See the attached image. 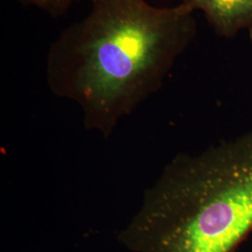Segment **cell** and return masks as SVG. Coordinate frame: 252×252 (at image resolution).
Here are the masks:
<instances>
[{"instance_id":"cell-1","label":"cell","mask_w":252,"mask_h":252,"mask_svg":"<svg viewBox=\"0 0 252 252\" xmlns=\"http://www.w3.org/2000/svg\"><path fill=\"white\" fill-rule=\"evenodd\" d=\"M194 12L182 3L160 8L146 0H95L49 49L51 90L81 107L88 128L109 134L161 88L196 36Z\"/></svg>"},{"instance_id":"cell-2","label":"cell","mask_w":252,"mask_h":252,"mask_svg":"<svg viewBox=\"0 0 252 252\" xmlns=\"http://www.w3.org/2000/svg\"><path fill=\"white\" fill-rule=\"evenodd\" d=\"M252 233V131L165 166L119 234L131 252H235Z\"/></svg>"},{"instance_id":"cell-3","label":"cell","mask_w":252,"mask_h":252,"mask_svg":"<svg viewBox=\"0 0 252 252\" xmlns=\"http://www.w3.org/2000/svg\"><path fill=\"white\" fill-rule=\"evenodd\" d=\"M200 10L217 35L232 38L246 31L252 40V0H181Z\"/></svg>"},{"instance_id":"cell-4","label":"cell","mask_w":252,"mask_h":252,"mask_svg":"<svg viewBox=\"0 0 252 252\" xmlns=\"http://www.w3.org/2000/svg\"><path fill=\"white\" fill-rule=\"evenodd\" d=\"M26 7H36L42 9L50 16L58 18L64 15L72 6L73 3L78 0H14ZM92 3L95 0H91Z\"/></svg>"}]
</instances>
